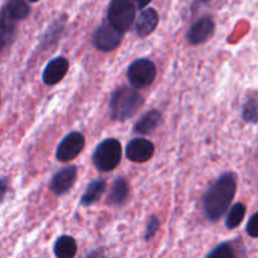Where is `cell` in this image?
<instances>
[{
  "instance_id": "cell-20",
  "label": "cell",
  "mask_w": 258,
  "mask_h": 258,
  "mask_svg": "<svg viewBox=\"0 0 258 258\" xmlns=\"http://www.w3.org/2000/svg\"><path fill=\"white\" fill-rule=\"evenodd\" d=\"M242 117L248 123L258 122V92L252 93L242 108Z\"/></svg>"
},
{
  "instance_id": "cell-15",
  "label": "cell",
  "mask_w": 258,
  "mask_h": 258,
  "mask_svg": "<svg viewBox=\"0 0 258 258\" xmlns=\"http://www.w3.org/2000/svg\"><path fill=\"white\" fill-rule=\"evenodd\" d=\"M161 121H163V116H161L160 111H149L145 115H143V117L135 123L134 133L139 134V135H150L160 126Z\"/></svg>"
},
{
  "instance_id": "cell-11",
  "label": "cell",
  "mask_w": 258,
  "mask_h": 258,
  "mask_svg": "<svg viewBox=\"0 0 258 258\" xmlns=\"http://www.w3.org/2000/svg\"><path fill=\"white\" fill-rule=\"evenodd\" d=\"M70 70V60L63 55L50 59L45 64L42 73V80L45 86H54L59 83Z\"/></svg>"
},
{
  "instance_id": "cell-1",
  "label": "cell",
  "mask_w": 258,
  "mask_h": 258,
  "mask_svg": "<svg viewBox=\"0 0 258 258\" xmlns=\"http://www.w3.org/2000/svg\"><path fill=\"white\" fill-rule=\"evenodd\" d=\"M237 191V175L224 173L207 189L203 198V211L209 222H217L224 216Z\"/></svg>"
},
{
  "instance_id": "cell-22",
  "label": "cell",
  "mask_w": 258,
  "mask_h": 258,
  "mask_svg": "<svg viewBox=\"0 0 258 258\" xmlns=\"http://www.w3.org/2000/svg\"><path fill=\"white\" fill-rule=\"evenodd\" d=\"M207 257L212 258V257H217V258H233L234 257V251L233 248L231 247L229 243H221L218 244L217 247H214Z\"/></svg>"
},
{
  "instance_id": "cell-7",
  "label": "cell",
  "mask_w": 258,
  "mask_h": 258,
  "mask_svg": "<svg viewBox=\"0 0 258 258\" xmlns=\"http://www.w3.org/2000/svg\"><path fill=\"white\" fill-rule=\"evenodd\" d=\"M122 37L123 33H121L107 22L96 28L92 35V43L98 50L107 53L115 50L121 44Z\"/></svg>"
},
{
  "instance_id": "cell-17",
  "label": "cell",
  "mask_w": 258,
  "mask_h": 258,
  "mask_svg": "<svg viewBox=\"0 0 258 258\" xmlns=\"http://www.w3.org/2000/svg\"><path fill=\"white\" fill-rule=\"evenodd\" d=\"M53 252L57 258H73L77 253V243L71 236H60L53 246Z\"/></svg>"
},
{
  "instance_id": "cell-19",
  "label": "cell",
  "mask_w": 258,
  "mask_h": 258,
  "mask_svg": "<svg viewBox=\"0 0 258 258\" xmlns=\"http://www.w3.org/2000/svg\"><path fill=\"white\" fill-rule=\"evenodd\" d=\"M66 22H67V18L63 17L55 20L53 24H50L49 27H48V29L45 30L44 35H43L40 47L48 48L49 45H52L53 43L57 42V40L60 38V35H62L63 30H64Z\"/></svg>"
},
{
  "instance_id": "cell-9",
  "label": "cell",
  "mask_w": 258,
  "mask_h": 258,
  "mask_svg": "<svg viewBox=\"0 0 258 258\" xmlns=\"http://www.w3.org/2000/svg\"><path fill=\"white\" fill-rule=\"evenodd\" d=\"M214 30H216V23L213 18L204 15L189 28L186 33V40L191 45L203 44L213 35Z\"/></svg>"
},
{
  "instance_id": "cell-18",
  "label": "cell",
  "mask_w": 258,
  "mask_h": 258,
  "mask_svg": "<svg viewBox=\"0 0 258 258\" xmlns=\"http://www.w3.org/2000/svg\"><path fill=\"white\" fill-rule=\"evenodd\" d=\"M3 9L17 22L27 19L30 14V7L27 0H7Z\"/></svg>"
},
{
  "instance_id": "cell-4",
  "label": "cell",
  "mask_w": 258,
  "mask_h": 258,
  "mask_svg": "<svg viewBox=\"0 0 258 258\" xmlns=\"http://www.w3.org/2000/svg\"><path fill=\"white\" fill-rule=\"evenodd\" d=\"M136 4L134 0H111L107 9V22L120 30L127 33L135 24Z\"/></svg>"
},
{
  "instance_id": "cell-13",
  "label": "cell",
  "mask_w": 258,
  "mask_h": 258,
  "mask_svg": "<svg viewBox=\"0 0 258 258\" xmlns=\"http://www.w3.org/2000/svg\"><path fill=\"white\" fill-rule=\"evenodd\" d=\"M159 24V14L154 8L145 7L135 19L136 34L141 38L149 37Z\"/></svg>"
},
{
  "instance_id": "cell-21",
  "label": "cell",
  "mask_w": 258,
  "mask_h": 258,
  "mask_svg": "<svg viewBox=\"0 0 258 258\" xmlns=\"http://www.w3.org/2000/svg\"><path fill=\"white\" fill-rule=\"evenodd\" d=\"M246 216V206L242 203H237L229 209L226 218V227L228 229H234L243 222Z\"/></svg>"
},
{
  "instance_id": "cell-6",
  "label": "cell",
  "mask_w": 258,
  "mask_h": 258,
  "mask_svg": "<svg viewBox=\"0 0 258 258\" xmlns=\"http://www.w3.org/2000/svg\"><path fill=\"white\" fill-rule=\"evenodd\" d=\"M85 144L86 140L83 134L78 133V131H72V133L67 134L55 149V159L62 163L75 160L83 151Z\"/></svg>"
},
{
  "instance_id": "cell-8",
  "label": "cell",
  "mask_w": 258,
  "mask_h": 258,
  "mask_svg": "<svg viewBox=\"0 0 258 258\" xmlns=\"http://www.w3.org/2000/svg\"><path fill=\"white\" fill-rule=\"evenodd\" d=\"M77 166L75 165L64 166L60 170H58L53 175L49 184L52 193L57 197H62L67 194L72 189V186L75 185L76 180H77Z\"/></svg>"
},
{
  "instance_id": "cell-2",
  "label": "cell",
  "mask_w": 258,
  "mask_h": 258,
  "mask_svg": "<svg viewBox=\"0 0 258 258\" xmlns=\"http://www.w3.org/2000/svg\"><path fill=\"white\" fill-rule=\"evenodd\" d=\"M144 105V97L135 87H118L108 102L110 115L117 122H125L138 113Z\"/></svg>"
},
{
  "instance_id": "cell-25",
  "label": "cell",
  "mask_w": 258,
  "mask_h": 258,
  "mask_svg": "<svg viewBox=\"0 0 258 258\" xmlns=\"http://www.w3.org/2000/svg\"><path fill=\"white\" fill-rule=\"evenodd\" d=\"M9 190V180L5 176H0V202L5 198Z\"/></svg>"
},
{
  "instance_id": "cell-14",
  "label": "cell",
  "mask_w": 258,
  "mask_h": 258,
  "mask_svg": "<svg viewBox=\"0 0 258 258\" xmlns=\"http://www.w3.org/2000/svg\"><path fill=\"white\" fill-rule=\"evenodd\" d=\"M130 197V185L125 178H116L111 184L110 193L107 197V204L113 207H121L126 204Z\"/></svg>"
},
{
  "instance_id": "cell-5",
  "label": "cell",
  "mask_w": 258,
  "mask_h": 258,
  "mask_svg": "<svg viewBox=\"0 0 258 258\" xmlns=\"http://www.w3.org/2000/svg\"><path fill=\"white\" fill-rule=\"evenodd\" d=\"M156 66L149 58H139L134 60L127 68V80L133 87L141 90L146 88L154 83L156 78Z\"/></svg>"
},
{
  "instance_id": "cell-26",
  "label": "cell",
  "mask_w": 258,
  "mask_h": 258,
  "mask_svg": "<svg viewBox=\"0 0 258 258\" xmlns=\"http://www.w3.org/2000/svg\"><path fill=\"white\" fill-rule=\"evenodd\" d=\"M151 2H153V0H134V3H135V4H136V7H139V8H140V9H143V8L148 7V5L150 4Z\"/></svg>"
},
{
  "instance_id": "cell-16",
  "label": "cell",
  "mask_w": 258,
  "mask_h": 258,
  "mask_svg": "<svg viewBox=\"0 0 258 258\" xmlns=\"http://www.w3.org/2000/svg\"><path fill=\"white\" fill-rule=\"evenodd\" d=\"M106 188H107V183L103 179H95V180L90 181L88 185L86 186L85 193L81 197V206L91 207L97 203L105 194Z\"/></svg>"
},
{
  "instance_id": "cell-23",
  "label": "cell",
  "mask_w": 258,
  "mask_h": 258,
  "mask_svg": "<svg viewBox=\"0 0 258 258\" xmlns=\"http://www.w3.org/2000/svg\"><path fill=\"white\" fill-rule=\"evenodd\" d=\"M159 228H160V221H159L158 217L153 216L150 219H149L148 224H146L145 241H150V239L158 233Z\"/></svg>"
},
{
  "instance_id": "cell-24",
  "label": "cell",
  "mask_w": 258,
  "mask_h": 258,
  "mask_svg": "<svg viewBox=\"0 0 258 258\" xmlns=\"http://www.w3.org/2000/svg\"><path fill=\"white\" fill-rule=\"evenodd\" d=\"M246 231L248 233V236L253 237V238H258V212L249 218L246 227Z\"/></svg>"
},
{
  "instance_id": "cell-12",
  "label": "cell",
  "mask_w": 258,
  "mask_h": 258,
  "mask_svg": "<svg viewBox=\"0 0 258 258\" xmlns=\"http://www.w3.org/2000/svg\"><path fill=\"white\" fill-rule=\"evenodd\" d=\"M18 23L4 9H0V55L14 43L18 34Z\"/></svg>"
},
{
  "instance_id": "cell-10",
  "label": "cell",
  "mask_w": 258,
  "mask_h": 258,
  "mask_svg": "<svg viewBox=\"0 0 258 258\" xmlns=\"http://www.w3.org/2000/svg\"><path fill=\"white\" fill-rule=\"evenodd\" d=\"M155 153V146L150 140L145 138H135L128 141L126 146V158L133 163H146L150 160Z\"/></svg>"
},
{
  "instance_id": "cell-28",
  "label": "cell",
  "mask_w": 258,
  "mask_h": 258,
  "mask_svg": "<svg viewBox=\"0 0 258 258\" xmlns=\"http://www.w3.org/2000/svg\"><path fill=\"white\" fill-rule=\"evenodd\" d=\"M28 3H37V2H39V0H27Z\"/></svg>"
},
{
  "instance_id": "cell-3",
  "label": "cell",
  "mask_w": 258,
  "mask_h": 258,
  "mask_svg": "<svg viewBox=\"0 0 258 258\" xmlns=\"http://www.w3.org/2000/svg\"><path fill=\"white\" fill-rule=\"evenodd\" d=\"M121 156H122V148L120 141L117 139L108 138L96 146L92 161L97 170L107 173L117 168L118 164L121 163Z\"/></svg>"
},
{
  "instance_id": "cell-27",
  "label": "cell",
  "mask_w": 258,
  "mask_h": 258,
  "mask_svg": "<svg viewBox=\"0 0 258 258\" xmlns=\"http://www.w3.org/2000/svg\"><path fill=\"white\" fill-rule=\"evenodd\" d=\"M208 2H209V0H194L193 4H191V12H193L196 8L201 7V5H203V4H207Z\"/></svg>"
}]
</instances>
